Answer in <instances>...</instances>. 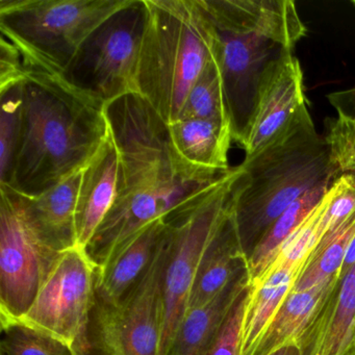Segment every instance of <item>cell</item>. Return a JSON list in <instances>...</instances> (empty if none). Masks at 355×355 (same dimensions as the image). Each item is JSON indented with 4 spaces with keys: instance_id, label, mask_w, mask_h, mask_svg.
Returning a JSON list of instances; mask_svg holds the SVG:
<instances>
[{
    "instance_id": "6da1fadb",
    "label": "cell",
    "mask_w": 355,
    "mask_h": 355,
    "mask_svg": "<svg viewBox=\"0 0 355 355\" xmlns=\"http://www.w3.org/2000/svg\"><path fill=\"white\" fill-rule=\"evenodd\" d=\"M105 113L119 153V178L115 202L86 249L97 268L137 232L223 174L187 162L172 142L167 122L141 95L120 97L105 105Z\"/></svg>"
},
{
    "instance_id": "7a4b0ae2",
    "label": "cell",
    "mask_w": 355,
    "mask_h": 355,
    "mask_svg": "<svg viewBox=\"0 0 355 355\" xmlns=\"http://www.w3.org/2000/svg\"><path fill=\"white\" fill-rule=\"evenodd\" d=\"M110 136L105 107L61 76L24 69L21 128L7 188L37 197L80 171Z\"/></svg>"
},
{
    "instance_id": "3957f363",
    "label": "cell",
    "mask_w": 355,
    "mask_h": 355,
    "mask_svg": "<svg viewBox=\"0 0 355 355\" xmlns=\"http://www.w3.org/2000/svg\"><path fill=\"white\" fill-rule=\"evenodd\" d=\"M215 35L232 139L244 147L266 72L306 28L291 0H201Z\"/></svg>"
},
{
    "instance_id": "277c9868",
    "label": "cell",
    "mask_w": 355,
    "mask_h": 355,
    "mask_svg": "<svg viewBox=\"0 0 355 355\" xmlns=\"http://www.w3.org/2000/svg\"><path fill=\"white\" fill-rule=\"evenodd\" d=\"M238 167L234 216L248 261L274 222L297 199L328 182L327 146L309 107L279 138L257 155L245 157Z\"/></svg>"
},
{
    "instance_id": "5b68a950",
    "label": "cell",
    "mask_w": 355,
    "mask_h": 355,
    "mask_svg": "<svg viewBox=\"0 0 355 355\" xmlns=\"http://www.w3.org/2000/svg\"><path fill=\"white\" fill-rule=\"evenodd\" d=\"M139 95L168 124L180 117L193 85L214 58L213 26L201 0H145Z\"/></svg>"
},
{
    "instance_id": "8992f818",
    "label": "cell",
    "mask_w": 355,
    "mask_h": 355,
    "mask_svg": "<svg viewBox=\"0 0 355 355\" xmlns=\"http://www.w3.org/2000/svg\"><path fill=\"white\" fill-rule=\"evenodd\" d=\"M128 0H0V32L24 68L63 76L87 37Z\"/></svg>"
},
{
    "instance_id": "52a82bcc",
    "label": "cell",
    "mask_w": 355,
    "mask_h": 355,
    "mask_svg": "<svg viewBox=\"0 0 355 355\" xmlns=\"http://www.w3.org/2000/svg\"><path fill=\"white\" fill-rule=\"evenodd\" d=\"M238 166L166 216L169 252L163 278V322L159 355H169L188 311L197 267L205 247L232 209Z\"/></svg>"
},
{
    "instance_id": "ba28073f",
    "label": "cell",
    "mask_w": 355,
    "mask_h": 355,
    "mask_svg": "<svg viewBox=\"0 0 355 355\" xmlns=\"http://www.w3.org/2000/svg\"><path fill=\"white\" fill-rule=\"evenodd\" d=\"M146 17L145 0H128L87 37L62 78L103 107L125 95L138 94Z\"/></svg>"
},
{
    "instance_id": "9c48e42d",
    "label": "cell",
    "mask_w": 355,
    "mask_h": 355,
    "mask_svg": "<svg viewBox=\"0 0 355 355\" xmlns=\"http://www.w3.org/2000/svg\"><path fill=\"white\" fill-rule=\"evenodd\" d=\"M168 252L165 228L153 263L118 304L95 297L89 325L90 355H159Z\"/></svg>"
},
{
    "instance_id": "30bf717a",
    "label": "cell",
    "mask_w": 355,
    "mask_h": 355,
    "mask_svg": "<svg viewBox=\"0 0 355 355\" xmlns=\"http://www.w3.org/2000/svg\"><path fill=\"white\" fill-rule=\"evenodd\" d=\"M97 267L76 246L58 257L36 299L20 321L90 355L89 325L95 304Z\"/></svg>"
},
{
    "instance_id": "8fae6325",
    "label": "cell",
    "mask_w": 355,
    "mask_h": 355,
    "mask_svg": "<svg viewBox=\"0 0 355 355\" xmlns=\"http://www.w3.org/2000/svg\"><path fill=\"white\" fill-rule=\"evenodd\" d=\"M0 320H17L32 306L61 253L35 234L13 191L0 188Z\"/></svg>"
},
{
    "instance_id": "7c38bea8",
    "label": "cell",
    "mask_w": 355,
    "mask_h": 355,
    "mask_svg": "<svg viewBox=\"0 0 355 355\" xmlns=\"http://www.w3.org/2000/svg\"><path fill=\"white\" fill-rule=\"evenodd\" d=\"M303 72L293 51L270 66L259 87L257 107L243 149L252 157L279 138L306 109Z\"/></svg>"
},
{
    "instance_id": "4fadbf2b",
    "label": "cell",
    "mask_w": 355,
    "mask_h": 355,
    "mask_svg": "<svg viewBox=\"0 0 355 355\" xmlns=\"http://www.w3.org/2000/svg\"><path fill=\"white\" fill-rule=\"evenodd\" d=\"M83 170L37 197L15 193L20 209L35 234L58 253L78 246L76 205Z\"/></svg>"
},
{
    "instance_id": "5bb4252c",
    "label": "cell",
    "mask_w": 355,
    "mask_h": 355,
    "mask_svg": "<svg viewBox=\"0 0 355 355\" xmlns=\"http://www.w3.org/2000/svg\"><path fill=\"white\" fill-rule=\"evenodd\" d=\"M296 345L301 355H348L355 350V265L340 275Z\"/></svg>"
},
{
    "instance_id": "9a60e30c",
    "label": "cell",
    "mask_w": 355,
    "mask_h": 355,
    "mask_svg": "<svg viewBox=\"0 0 355 355\" xmlns=\"http://www.w3.org/2000/svg\"><path fill=\"white\" fill-rule=\"evenodd\" d=\"M119 153L110 132L98 153L83 169L76 205L78 246L87 249L115 202Z\"/></svg>"
},
{
    "instance_id": "2e32d148",
    "label": "cell",
    "mask_w": 355,
    "mask_h": 355,
    "mask_svg": "<svg viewBox=\"0 0 355 355\" xmlns=\"http://www.w3.org/2000/svg\"><path fill=\"white\" fill-rule=\"evenodd\" d=\"M165 228V220L153 222L118 247L103 267L97 268L96 299L116 305L124 298L153 263Z\"/></svg>"
},
{
    "instance_id": "e0dca14e",
    "label": "cell",
    "mask_w": 355,
    "mask_h": 355,
    "mask_svg": "<svg viewBox=\"0 0 355 355\" xmlns=\"http://www.w3.org/2000/svg\"><path fill=\"white\" fill-rule=\"evenodd\" d=\"M306 261L290 253H278L261 279L251 284L243 320L241 355H252L270 320L294 288Z\"/></svg>"
},
{
    "instance_id": "ac0fdd59",
    "label": "cell",
    "mask_w": 355,
    "mask_h": 355,
    "mask_svg": "<svg viewBox=\"0 0 355 355\" xmlns=\"http://www.w3.org/2000/svg\"><path fill=\"white\" fill-rule=\"evenodd\" d=\"M247 267L248 261L241 248L232 205L201 255L188 311L209 304L241 270Z\"/></svg>"
},
{
    "instance_id": "d6986e66",
    "label": "cell",
    "mask_w": 355,
    "mask_h": 355,
    "mask_svg": "<svg viewBox=\"0 0 355 355\" xmlns=\"http://www.w3.org/2000/svg\"><path fill=\"white\" fill-rule=\"evenodd\" d=\"M250 286L248 267L241 270L209 304L187 311L169 355H207L230 309Z\"/></svg>"
},
{
    "instance_id": "ffe728a7",
    "label": "cell",
    "mask_w": 355,
    "mask_h": 355,
    "mask_svg": "<svg viewBox=\"0 0 355 355\" xmlns=\"http://www.w3.org/2000/svg\"><path fill=\"white\" fill-rule=\"evenodd\" d=\"M168 125L176 150L187 162L214 173L232 169L228 153L234 139L228 122L180 119Z\"/></svg>"
},
{
    "instance_id": "44dd1931",
    "label": "cell",
    "mask_w": 355,
    "mask_h": 355,
    "mask_svg": "<svg viewBox=\"0 0 355 355\" xmlns=\"http://www.w3.org/2000/svg\"><path fill=\"white\" fill-rule=\"evenodd\" d=\"M338 280L302 292L291 291L270 320L252 355H269L282 347L297 344L317 317Z\"/></svg>"
},
{
    "instance_id": "7402d4cb",
    "label": "cell",
    "mask_w": 355,
    "mask_h": 355,
    "mask_svg": "<svg viewBox=\"0 0 355 355\" xmlns=\"http://www.w3.org/2000/svg\"><path fill=\"white\" fill-rule=\"evenodd\" d=\"M338 116L329 120L325 140L329 162L328 184L348 178L355 184V88L328 96Z\"/></svg>"
},
{
    "instance_id": "603a6c76",
    "label": "cell",
    "mask_w": 355,
    "mask_h": 355,
    "mask_svg": "<svg viewBox=\"0 0 355 355\" xmlns=\"http://www.w3.org/2000/svg\"><path fill=\"white\" fill-rule=\"evenodd\" d=\"M328 182L319 184L297 199L268 230L248 259L250 286L261 279L268 268L275 261L280 249L288 239L302 225L311 211L321 202L329 190Z\"/></svg>"
},
{
    "instance_id": "cb8c5ba5",
    "label": "cell",
    "mask_w": 355,
    "mask_h": 355,
    "mask_svg": "<svg viewBox=\"0 0 355 355\" xmlns=\"http://www.w3.org/2000/svg\"><path fill=\"white\" fill-rule=\"evenodd\" d=\"M354 234L355 211L320 239L292 291L302 292L338 279Z\"/></svg>"
},
{
    "instance_id": "d4e9b609",
    "label": "cell",
    "mask_w": 355,
    "mask_h": 355,
    "mask_svg": "<svg viewBox=\"0 0 355 355\" xmlns=\"http://www.w3.org/2000/svg\"><path fill=\"white\" fill-rule=\"evenodd\" d=\"M209 119L228 122L221 74L215 57L193 85L178 120Z\"/></svg>"
},
{
    "instance_id": "484cf974",
    "label": "cell",
    "mask_w": 355,
    "mask_h": 355,
    "mask_svg": "<svg viewBox=\"0 0 355 355\" xmlns=\"http://www.w3.org/2000/svg\"><path fill=\"white\" fill-rule=\"evenodd\" d=\"M0 187L9 182L21 128L24 80L0 89Z\"/></svg>"
},
{
    "instance_id": "4316f807",
    "label": "cell",
    "mask_w": 355,
    "mask_h": 355,
    "mask_svg": "<svg viewBox=\"0 0 355 355\" xmlns=\"http://www.w3.org/2000/svg\"><path fill=\"white\" fill-rule=\"evenodd\" d=\"M1 355H78L53 336L20 320H1Z\"/></svg>"
},
{
    "instance_id": "83f0119b",
    "label": "cell",
    "mask_w": 355,
    "mask_h": 355,
    "mask_svg": "<svg viewBox=\"0 0 355 355\" xmlns=\"http://www.w3.org/2000/svg\"><path fill=\"white\" fill-rule=\"evenodd\" d=\"M249 292L250 286L239 297L230 309L207 355H241L243 320Z\"/></svg>"
},
{
    "instance_id": "f1b7e54d",
    "label": "cell",
    "mask_w": 355,
    "mask_h": 355,
    "mask_svg": "<svg viewBox=\"0 0 355 355\" xmlns=\"http://www.w3.org/2000/svg\"><path fill=\"white\" fill-rule=\"evenodd\" d=\"M354 211L355 184L348 178H340L328 190V202L320 223L322 236Z\"/></svg>"
},
{
    "instance_id": "f546056e",
    "label": "cell",
    "mask_w": 355,
    "mask_h": 355,
    "mask_svg": "<svg viewBox=\"0 0 355 355\" xmlns=\"http://www.w3.org/2000/svg\"><path fill=\"white\" fill-rule=\"evenodd\" d=\"M355 265V234L351 239L350 244L347 249L346 255H345L344 261H343L342 269H340V275L346 273L350 268Z\"/></svg>"
},
{
    "instance_id": "4dcf8cb0",
    "label": "cell",
    "mask_w": 355,
    "mask_h": 355,
    "mask_svg": "<svg viewBox=\"0 0 355 355\" xmlns=\"http://www.w3.org/2000/svg\"><path fill=\"white\" fill-rule=\"evenodd\" d=\"M269 355H301L300 349L296 344H290L274 351Z\"/></svg>"
},
{
    "instance_id": "1f68e13d",
    "label": "cell",
    "mask_w": 355,
    "mask_h": 355,
    "mask_svg": "<svg viewBox=\"0 0 355 355\" xmlns=\"http://www.w3.org/2000/svg\"><path fill=\"white\" fill-rule=\"evenodd\" d=\"M348 355H355V350L351 351V352L349 353Z\"/></svg>"
},
{
    "instance_id": "d6a6232c",
    "label": "cell",
    "mask_w": 355,
    "mask_h": 355,
    "mask_svg": "<svg viewBox=\"0 0 355 355\" xmlns=\"http://www.w3.org/2000/svg\"><path fill=\"white\" fill-rule=\"evenodd\" d=\"M352 3L355 6V0H353Z\"/></svg>"
}]
</instances>
